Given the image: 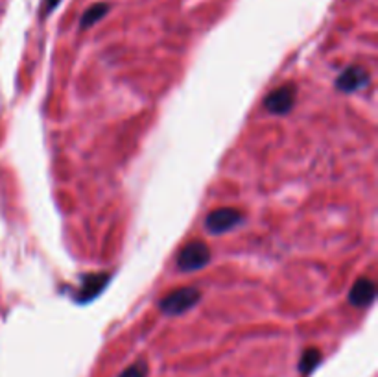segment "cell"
Masks as SVG:
<instances>
[{
    "mask_svg": "<svg viewBox=\"0 0 378 377\" xmlns=\"http://www.w3.org/2000/svg\"><path fill=\"white\" fill-rule=\"evenodd\" d=\"M199 299H201V292L198 289L183 287V289L166 294L165 298L159 302V309L165 314H170V316H177V314L187 313L189 309L194 307Z\"/></svg>",
    "mask_w": 378,
    "mask_h": 377,
    "instance_id": "obj_1",
    "label": "cell"
},
{
    "mask_svg": "<svg viewBox=\"0 0 378 377\" xmlns=\"http://www.w3.org/2000/svg\"><path fill=\"white\" fill-rule=\"evenodd\" d=\"M210 250L209 246L201 242V240H192L187 242L177 254V266L183 272H196L201 270L203 266L209 265Z\"/></svg>",
    "mask_w": 378,
    "mask_h": 377,
    "instance_id": "obj_2",
    "label": "cell"
},
{
    "mask_svg": "<svg viewBox=\"0 0 378 377\" xmlns=\"http://www.w3.org/2000/svg\"><path fill=\"white\" fill-rule=\"evenodd\" d=\"M244 222L242 213L233 207H222V209L210 211L207 218H205V228L209 233L214 235H222L225 231L234 230L237 225H240Z\"/></svg>",
    "mask_w": 378,
    "mask_h": 377,
    "instance_id": "obj_3",
    "label": "cell"
},
{
    "mask_svg": "<svg viewBox=\"0 0 378 377\" xmlns=\"http://www.w3.org/2000/svg\"><path fill=\"white\" fill-rule=\"evenodd\" d=\"M297 89L294 84H284L282 87L275 89L267 94L264 100V108L272 115H286L291 111L294 104H296Z\"/></svg>",
    "mask_w": 378,
    "mask_h": 377,
    "instance_id": "obj_4",
    "label": "cell"
},
{
    "mask_svg": "<svg viewBox=\"0 0 378 377\" xmlns=\"http://www.w3.org/2000/svg\"><path fill=\"white\" fill-rule=\"evenodd\" d=\"M369 82H371V76H369L367 70L364 67H349L345 69L344 73L339 74L338 80H336V87L341 91V93H356L360 89L367 87Z\"/></svg>",
    "mask_w": 378,
    "mask_h": 377,
    "instance_id": "obj_5",
    "label": "cell"
},
{
    "mask_svg": "<svg viewBox=\"0 0 378 377\" xmlns=\"http://www.w3.org/2000/svg\"><path fill=\"white\" fill-rule=\"evenodd\" d=\"M109 274H87L82 278L78 290H76V302L78 304H89L102 292L109 283Z\"/></svg>",
    "mask_w": 378,
    "mask_h": 377,
    "instance_id": "obj_6",
    "label": "cell"
},
{
    "mask_svg": "<svg viewBox=\"0 0 378 377\" xmlns=\"http://www.w3.org/2000/svg\"><path fill=\"white\" fill-rule=\"evenodd\" d=\"M374 298H377V285L369 278H360L349 292V304L358 309L371 305Z\"/></svg>",
    "mask_w": 378,
    "mask_h": 377,
    "instance_id": "obj_7",
    "label": "cell"
},
{
    "mask_svg": "<svg viewBox=\"0 0 378 377\" xmlns=\"http://www.w3.org/2000/svg\"><path fill=\"white\" fill-rule=\"evenodd\" d=\"M107 11H109V4H106V2H100V4L91 6V8L83 13L82 20H80V28L82 30L91 28V26L96 25L98 20L102 19V17H106Z\"/></svg>",
    "mask_w": 378,
    "mask_h": 377,
    "instance_id": "obj_8",
    "label": "cell"
},
{
    "mask_svg": "<svg viewBox=\"0 0 378 377\" xmlns=\"http://www.w3.org/2000/svg\"><path fill=\"white\" fill-rule=\"evenodd\" d=\"M320 363H321L320 350L308 348L306 352H303V355H301V359H299V372L310 373Z\"/></svg>",
    "mask_w": 378,
    "mask_h": 377,
    "instance_id": "obj_9",
    "label": "cell"
},
{
    "mask_svg": "<svg viewBox=\"0 0 378 377\" xmlns=\"http://www.w3.org/2000/svg\"><path fill=\"white\" fill-rule=\"evenodd\" d=\"M120 377H148V364H146L144 361L131 364L130 368H126V370L120 373Z\"/></svg>",
    "mask_w": 378,
    "mask_h": 377,
    "instance_id": "obj_10",
    "label": "cell"
},
{
    "mask_svg": "<svg viewBox=\"0 0 378 377\" xmlns=\"http://www.w3.org/2000/svg\"><path fill=\"white\" fill-rule=\"evenodd\" d=\"M59 2H61V0H44L43 10H41V17H46L49 13H52V11L58 8Z\"/></svg>",
    "mask_w": 378,
    "mask_h": 377,
    "instance_id": "obj_11",
    "label": "cell"
}]
</instances>
